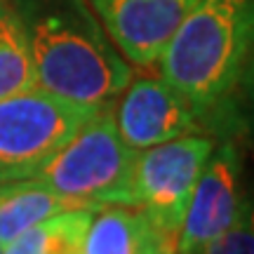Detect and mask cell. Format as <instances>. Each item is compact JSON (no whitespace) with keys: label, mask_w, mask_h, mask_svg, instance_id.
<instances>
[{"label":"cell","mask_w":254,"mask_h":254,"mask_svg":"<svg viewBox=\"0 0 254 254\" xmlns=\"http://www.w3.org/2000/svg\"><path fill=\"white\" fill-rule=\"evenodd\" d=\"M17 14L36 87L104 109L132 82V68L87 0H7Z\"/></svg>","instance_id":"7a4b0ae2"},{"label":"cell","mask_w":254,"mask_h":254,"mask_svg":"<svg viewBox=\"0 0 254 254\" xmlns=\"http://www.w3.org/2000/svg\"><path fill=\"white\" fill-rule=\"evenodd\" d=\"M158 62L205 129L236 125L238 104L254 90V0H200Z\"/></svg>","instance_id":"6da1fadb"},{"label":"cell","mask_w":254,"mask_h":254,"mask_svg":"<svg viewBox=\"0 0 254 254\" xmlns=\"http://www.w3.org/2000/svg\"><path fill=\"white\" fill-rule=\"evenodd\" d=\"M82 254H177L174 238L163 233L139 207L111 205L94 212Z\"/></svg>","instance_id":"9c48e42d"},{"label":"cell","mask_w":254,"mask_h":254,"mask_svg":"<svg viewBox=\"0 0 254 254\" xmlns=\"http://www.w3.org/2000/svg\"><path fill=\"white\" fill-rule=\"evenodd\" d=\"M94 212L87 207L64 209L14 238L0 254H78Z\"/></svg>","instance_id":"8fae6325"},{"label":"cell","mask_w":254,"mask_h":254,"mask_svg":"<svg viewBox=\"0 0 254 254\" xmlns=\"http://www.w3.org/2000/svg\"><path fill=\"white\" fill-rule=\"evenodd\" d=\"M78 254H82V252H78Z\"/></svg>","instance_id":"9a60e30c"},{"label":"cell","mask_w":254,"mask_h":254,"mask_svg":"<svg viewBox=\"0 0 254 254\" xmlns=\"http://www.w3.org/2000/svg\"><path fill=\"white\" fill-rule=\"evenodd\" d=\"M245 195V158L236 141L214 146L177 233V254H202L226 231Z\"/></svg>","instance_id":"8992f818"},{"label":"cell","mask_w":254,"mask_h":254,"mask_svg":"<svg viewBox=\"0 0 254 254\" xmlns=\"http://www.w3.org/2000/svg\"><path fill=\"white\" fill-rule=\"evenodd\" d=\"M71 205L36 179L0 182V247Z\"/></svg>","instance_id":"30bf717a"},{"label":"cell","mask_w":254,"mask_h":254,"mask_svg":"<svg viewBox=\"0 0 254 254\" xmlns=\"http://www.w3.org/2000/svg\"><path fill=\"white\" fill-rule=\"evenodd\" d=\"M36 87V73L21 24L7 0H0V99Z\"/></svg>","instance_id":"7c38bea8"},{"label":"cell","mask_w":254,"mask_h":254,"mask_svg":"<svg viewBox=\"0 0 254 254\" xmlns=\"http://www.w3.org/2000/svg\"><path fill=\"white\" fill-rule=\"evenodd\" d=\"M0 252H2V247H0Z\"/></svg>","instance_id":"5bb4252c"},{"label":"cell","mask_w":254,"mask_h":254,"mask_svg":"<svg viewBox=\"0 0 254 254\" xmlns=\"http://www.w3.org/2000/svg\"><path fill=\"white\" fill-rule=\"evenodd\" d=\"M134 158L136 151L123 141L111 106H104L31 179L57 193L71 207H134Z\"/></svg>","instance_id":"3957f363"},{"label":"cell","mask_w":254,"mask_h":254,"mask_svg":"<svg viewBox=\"0 0 254 254\" xmlns=\"http://www.w3.org/2000/svg\"><path fill=\"white\" fill-rule=\"evenodd\" d=\"M97 111L40 87L0 99V182L36 177Z\"/></svg>","instance_id":"277c9868"},{"label":"cell","mask_w":254,"mask_h":254,"mask_svg":"<svg viewBox=\"0 0 254 254\" xmlns=\"http://www.w3.org/2000/svg\"><path fill=\"white\" fill-rule=\"evenodd\" d=\"M125 90L113 118L129 148L144 151L179 136L205 132L195 109L163 78H141Z\"/></svg>","instance_id":"52a82bcc"},{"label":"cell","mask_w":254,"mask_h":254,"mask_svg":"<svg viewBox=\"0 0 254 254\" xmlns=\"http://www.w3.org/2000/svg\"><path fill=\"white\" fill-rule=\"evenodd\" d=\"M217 141L209 134H186L136 151L132 195L155 226L177 243L190 195Z\"/></svg>","instance_id":"5b68a950"},{"label":"cell","mask_w":254,"mask_h":254,"mask_svg":"<svg viewBox=\"0 0 254 254\" xmlns=\"http://www.w3.org/2000/svg\"><path fill=\"white\" fill-rule=\"evenodd\" d=\"M113 45L134 66H153L200 0H87Z\"/></svg>","instance_id":"ba28073f"},{"label":"cell","mask_w":254,"mask_h":254,"mask_svg":"<svg viewBox=\"0 0 254 254\" xmlns=\"http://www.w3.org/2000/svg\"><path fill=\"white\" fill-rule=\"evenodd\" d=\"M202 254H254V182L245 184L243 205L233 224L209 243Z\"/></svg>","instance_id":"4fadbf2b"}]
</instances>
